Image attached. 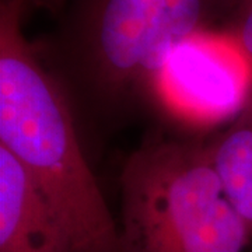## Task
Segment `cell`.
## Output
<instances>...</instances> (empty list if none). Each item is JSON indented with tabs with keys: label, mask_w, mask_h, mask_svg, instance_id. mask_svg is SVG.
Masks as SVG:
<instances>
[{
	"label": "cell",
	"mask_w": 252,
	"mask_h": 252,
	"mask_svg": "<svg viewBox=\"0 0 252 252\" xmlns=\"http://www.w3.org/2000/svg\"><path fill=\"white\" fill-rule=\"evenodd\" d=\"M27 0L0 3V147L28 172L76 252H122L58 81L27 39Z\"/></svg>",
	"instance_id": "6da1fadb"
},
{
	"label": "cell",
	"mask_w": 252,
	"mask_h": 252,
	"mask_svg": "<svg viewBox=\"0 0 252 252\" xmlns=\"http://www.w3.org/2000/svg\"><path fill=\"white\" fill-rule=\"evenodd\" d=\"M122 252H248L252 235L231 205L207 144L154 139L121 175Z\"/></svg>",
	"instance_id": "7a4b0ae2"
},
{
	"label": "cell",
	"mask_w": 252,
	"mask_h": 252,
	"mask_svg": "<svg viewBox=\"0 0 252 252\" xmlns=\"http://www.w3.org/2000/svg\"><path fill=\"white\" fill-rule=\"evenodd\" d=\"M64 51L104 90L154 95L170 55L216 32L227 0H64ZM63 4V6H64Z\"/></svg>",
	"instance_id": "3957f363"
},
{
	"label": "cell",
	"mask_w": 252,
	"mask_h": 252,
	"mask_svg": "<svg viewBox=\"0 0 252 252\" xmlns=\"http://www.w3.org/2000/svg\"><path fill=\"white\" fill-rule=\"evenodd\" d=\"M154 95L185 121L228 124L252 99V64L225 36L203 32L170 55Z\"/></svg>",
	"instance_id": "277c9868"
},
{
	"label": "cell",
	"mask_w": 252,
	"mask_h": 252,
	"mask_svg": "<svg viewBox=\"0 0 252 252\" xmlns=\"http://www.w3.org/2000/svg\"><path fill=\"white\" fill-rule=\"evenodd\" d=\"M0 252H76L34 181L0 147Z\"/></svg>",
	"instance_id": "5b68a950"
},
{
	"label": "cell",
	"mask_w": 252,
	"mask_h": 252,
	"mask_svg": "<svg viewBox=\"0 0 252 252\" xmlns=\"http://www.w3.org/2000/svg\"><path fill=\"white\" fill-rule=\"evenodd\" d=\"M207 149L225 195L252 235V99Z\"/></svg>",
	"instance_id": "8992f818"
},
{
	"label": "cell",
	"mask_w": 252,
	"mask_h": 252,
	"mask_svg": "<svg viewBox=\"0 0 252 252\" xmlns=\"http://www.w3.org/2000/svg\"><path fill=\"white\" fill-rule=\"evenodd\" d=\"M216 32L225 36L252 64V0H227Z\"/></svg>",
	"instance_id": "52a82bcc"
},
{
	"label": "cell",
	"mask_w": 252,
	"mask_h": 252,
	"mask_svg": "<svg viewBox=\"0 0 252 252\" xmlns=\"http://www.w3.org/2000/svg\"><path fill=\"white\" fill-rule=\"evenodd\" d=\"M28 6H36V7H44L46 10H51L52 13L61 11L64 4V0H27Z\"/></svg>",
	"instance_id": "ba28073f"
}]
</instances>
